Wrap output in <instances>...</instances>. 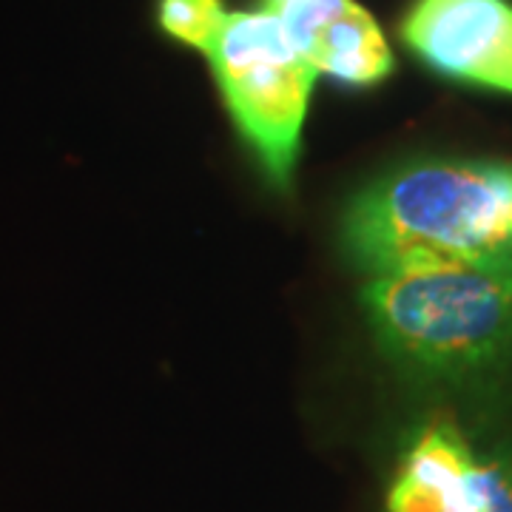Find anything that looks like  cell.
Listing matches in <instances>:
<instances>
[{"label": "cell", "instance_id": "cell-3", "mask_svg": "<svg viewBox=\"0 0 512 512\" xmlns=\"http://www.w3.org/2000/svg\"><path fill=\"white\" fill-rule=\"evenodd\" d=\"M205 55L239 134L268 180L288 188L319 72L293 49L268 9L225 15Z\"/></svg>", "mask_w": 512, "mask_h": 512}, {"label": "cell", "instance_id": "cell-8", "mask_svg": "<svg viewBox=\"0 0 512 512\" xmlns=\"http://www.w3.org/2000/svg\"><path fill=\"white\" fill-rule=\"evenodd\" d=\"M279 3H285V0H268V3H265V9H274V6H279Z\"/></svg>", "mask_w": 512, "mask_h": 512}, {"label": "cell", "instance_id": "cell-4", "mask_svg": "<svg viewBox=\"0 0 512 512\" xmlns=\"http://www.w3.org/2000/svg\"><path fill=\"white\" fill-rule=\"evenodd\" d=\"M387 512H512V447L478 453L453 421L424 424L387 490Z\"/></svg>", "mask_w": 512, "mask_h": 512}, {"label": "cell", "instance_id": "cell-6", "mask_svg": "<svg viewBox=\"0 0 512 512\" xmlns=\"http://www.w3.org/2000/svg\"><path fill=\"white\" fill-rule=\"evenodd\" d=\"M268 12L316 72L353 86H373L393 72L382 29L353 0H285Z\"/></svg>", "mask_w": 512, "mask_h": 512}, {"label": "cell", "instance_id": "cell-5", "mask_svg": "<svg viewBox=\"0 0 512 512\" xmlns=\"http://www.w3.org/2000/svg\"><path fill=\"white\" fill-rule=\"evenodd\" d=\"M402 40L447 80L512 94L510 0H416L402 20Z\"/></svg>", "mask_w": 512, "mask_h": 512}, {"label": "cell", "instance_id": "cell-7", "mask_svg": "<svg viewBox=\"0 0 512 512\" xmlns=\"http://www.w3.org/2000/svg\"><path fill=\"white\" fill-rule=\"evenodd\" d=\"M222 0H160L157 3V20L165 35L177 37L188 46L208 49V43L220 32L225 20Z\"/></svg>", "mask_w": 512, "mask_h": 512}, {"label": "cell", "instance_id": "cell-2", "mask_svg": "<svg viewBox=\"0 0 512 512\" xmlns=\"http://www.w3.org/2000/svg\"><path fill=\"white\" fill-rule=\"evenodd\" d=\"M362 305L379 348L419 379L461 384L512 365V271L370 276Z\"/></svg>", "mask_w": 512, "mask_h": 512}, {"label": "cell", "instance_id": "cell-1", "mask_svg": "<svg viewBox=\"0 0 512 512\" xmlns=\"http://www.w3.org/2000/svg\"><path fill=\"white\" fill-rule=\"evenodd\" d=\"M342 239L370 276L413 268L512 271V163L399 165L353 197Z\"/></svg>", "mask_w": 512, "mask_h": 512}]
</instances>
